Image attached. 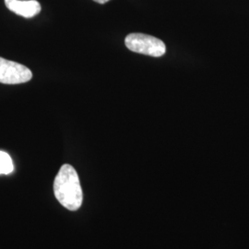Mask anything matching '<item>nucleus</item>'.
Listing matches in <instances>:
<instances>
[{
	"label": "nucleus",
	"mask_w": 249,
	"mask_h": 249,
	"mask_svg": "<svg viewBox=\"0 0 249 249\" xmlns=\"http://www.w3.org/2000/svg\"><path fill=\"white\" fill-rule=\"evenodd\" d=\"M53 194L58 202L66 209L75 212L82 204L83 194L80 178L70 164H64L53 181Z\"/></svg>",
	"instance_id": "nucleus-1"
},
{
	"label": "nucleus",
	"mask_w": 249,
	"mask_h": 249,
	"mask_svg": "<svg viewBox=\"0 0 249 249\" xmlns=\"http://www.w3.org/2000/svg\"><path fill=\"white\" fill-rule=\"evenodd\" d=\"M126 47L135 53L160 57L166 52V46L160 39L143 34H130L125 37Z\"/></svg>",
	"instance_id": "nucleus-2"
},
{
	"label": "nucleus",
	"mask_w": 249,
	"mask_h": 249,
	"mask_svg": "<svg viewBox=\"0 0 249 249\" xmlns=\"http://www.w3.org/2000/svg\"><path fill=\"white\" fill-rule=\"evenodd\" d=\"M32 78L33 73L25 66L0 57V83L19 84Z\"/></svg>",
	"instance_id": "nucleus-3"
},
{
	"label": "nucleus",
	"mask_w": 249,
	"mask_h": 249,
	"mask_svg": "<svg viewBox=\"0 0 249 249\" xmlns=\"http://www.w3.org/2000/svg\"><path fill=\"white\" fill-rule=\"evenodd\" d=\"M5 4L10 11L24 18H33L41 11V5L36 0H5Z\"/></svg>",
	"instance_id": "nucleus-4"
},
{
	"label": "nucleus",
	"mask_w": 249,
	"mask_h": 249,
	"mask_svg": "<svg viewBox=\"0 0 249 249\" xmlns=\"http://www.w3.org/2000/svg\"><path fill=\"white\" fill-rule=\"evenodd\" d=\"M13 162L9 154L0 151V175H9L13 172Z\"/></svg>",
	"instance_id": "nucleus-5"
},
{
	"label": "nucleus",
	"mask_w": 249,
	"mask_h": 249,
	"mask_svg": "<svg viewBox=\"0 0 249 249\" xmlns=\"http://www.w3.org/2000/svg\"><path fill=\"white\" fill-rule=\"evenodd\" d=\"M93 1L97 2V3H99V4H105V3L108 2L109 0H93Z\"/></svg>",
	"instance_id": "nucleus-6"
}]
</instances>
